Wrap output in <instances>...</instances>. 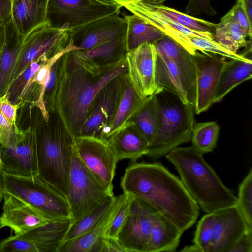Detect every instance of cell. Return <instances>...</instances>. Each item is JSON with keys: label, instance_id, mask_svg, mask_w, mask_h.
I'll return each mask as SVG.
<instances>
[{"label": "cell", "instance_id": "cell-5", "mask_svg": "<svg viewBox=\"0 0 252 252\" xmlns=\"http://www.w3.org/2000/svg\"><path fill=\"white\" fill-rule=\"evenodd\" d=\"M157 54L155 76L157 84L173 94L183 103L194 105L195 71L192 55L170 40Z\"/></svg>", "mask_w": 252, "mask_h": 252}, {"label": "cell", "instance_id": "cell-22", "mask_svg": "<svg viewBox=\"0 0 252 252\" xmlns=\"http://www.w3.org/2000/svg\"><path fill=\"white\" fill-rule=\"evenodd\" d=\"M118 160L135 161L149 153L144 138L131 122H128L106 139Z\"/></svg>", "mask_w": 252, "mask_h": 252}, {"label": "cell", "instance_id": "cell-31", "mask_svg": "<svg viewBox=\"0 0 252 252\" xmlns=\"http://www.w3.org/2000/svg\"><path fill=\"white\" fill-rule=\"evenodd\" d=\"M213 33L215 40L227 50L235 53L242 47H248L251 40L248 34L238 24L230 11L216 24Z\"/></svg>", "mask_w": 252, "mask_h": 252}, {"label": "cell", "instance_id": "cell-16", "mask_svg": "<svg viewBox=\"0 0 252 252\" xmlns=\"http://www.w3.org/2000/svg\"><path fill=\"white\" fill-rule=\"evenodd\" d=\"M37 130L30 126L21 130L14 142L1 147V158L4 171L22 176L38 173L36 154Z\"/></svg>", "mask_w": 252, "mask_h": 252}, {"label": "cell", "instance_id": "cell-14", "mask_svg": "<svg viewBox=\"0 0 252 252\" xmlns=\"http://www.w3.org/2000/svg\"><path fill=\"white\" fill-rule=\"evenodd\" d=\"M156 57L155 46L150 43H143L126 53L130 81L144 99L163 91L156 80Z\"/></svg>", "mask_w": 252, "mask_h": 252}, {"label": "cell", "instance_id": "cell-15", "mask_svg": "<svg viewBox=\"0 0 252 252\" xmlns=\"http://www.w3.org/2000/svg\"><path fill=\"white\" fill-rule=\"evenodd\" d=\"M134 14L160 31L191 55L196 52L189 36H199L215 40L212 32L191 30L170 20L158 12L152 5L141 1L130 0L121 4Z\"/></svg>", "mask_w": 252, "mask_h": 252}, {"label": "cell", "instance_id": "cell-35", "mask_svg": "<svg viewBox=\"0 0 252 252\" xmlns=\"http://www.w3.org/2000/svg\"><path fill=\"white\" fill-rule=\"evenodd\" d=\"M152 5L164 17L188 29L198 32H213L215 23L194 17L163 5Z\"/></svg>", "mask_w": 252, "mask_h": 252}, {"label": "cell", "instance_id": "cell-44", "mask_svg": "<svg viewBox=\"0 0 252 252\" xmlns=\"http://www.w3.org/2000/svg\"><path fill=\"white\" fill-rule=\"evenodd\" d=\"M185 12L190 16L205 14L213 16L217 14L209 0H189Z\"/></svg>", "mask_w": 252, "mask_h": 252}, {"label": "cell", "instance_id": "cell-25", "mask_svg": "<svg viewBox=\"0 0 252 252\" xmlns=\"http://www.w3.org/2000/svg\"><path fill=\"white\" fill-rule=\"evenodd\" d=\"M122 194L115 197L110 209L93 229L74 239L64 241L59 252H99L103 238L116 213Z\"/></svg>", "mask_w": 252, "mask_h": 252}, {"label": "cell", "instance_id": "cell-18", "mask_svg": "<svg viewBox=\"0 0 252 252\" xmlns=\"http://www.w3.org/2000/svg\"><path fill=\"white\" fill-rule=\"evenodd\" d=\"M121 11L92 21L71 32L77 50H88L126 36L127 22Z\"/></svg>", "mask_w": 252, "mask_h": 252}, {"label": "cell", "instance_id": "cell-17", "mask_svg": "<svg viewBox=\"0 0 252 252\" xmlns=\"http://www.w3.org/2000/svg\"><path fill=\"white\" fill-rule=\"evenodd\" d=\"M75 146L84 164L107 186L113 188L119 160L107 140L96 137H78L75 138Z\"/></svg>", "mask_w": 252, "mask_h": 252}, {"label": "cell", "instance_id": "cell-42", "mask_svg": "<svg viewBox=\"0 0 252 252\" xmlns=\"http://www.w3.org/2000/svg\"><path fill=\"white\" fill-rule=\"evenodd\" d=\"M0 252H38V251L32 242L15 234L0 241Z\"/></svg>", "mask_w": 252, "mask_h": 252}, {"label": "cell", "instance_id": "cell-30", "mask_svg": "<svg viewBox=\"0 0 252 252\" xmlns=\"http://www.w3.org/2000/svg\"><path fill=\"white\" fill-rule=\"evenodd\" d=\"M129 121L138 129L149 147L158 134L161 122L160 104L157 95L147 97Z\"/></svg>", "mask_w": 252, "mask_h": 252}, {"label": "cell", "instance_id": "cell-40", "mask_svg": "<svg viewBox=\"0 0 252 252\" xmlns=\"http://www.w3.org/2000/svg\"><path fill=\"white\" fill-rule=\"evenodd\" d=\"M214 212L206 213L199 221L195 232L193 244L200 252H209L212 242Z\"/></svg>", "mask_w": 252, "mask_h": 252}, {"label": "cell", "instance_id": "cell-23", "mask_svg": "<svg viewBox=\"0 0 252 252\" xmlns=\"http://www.w3.org/2000/svg\"><path fill=\"white\" fill-rule=\"evenodd\" d=\"M48 0H12V21L18 32L26 37L48 22Z\"/></svg>", "mask_w": 252, "mask_h": 252}, {"label": "cell", "instance_id": "cell-9", "mask_svg": "<svg viewBox=\"0 0 252 252\" xmlns=\"http://www.w3.org/2000/svg\"><path fill=\"white\" fill-rule=\"evenodd\" d=\"M77 49L73 43L71 30L65 26L54 27L47 22L25 37L11 82L36 59L43 56L50 58Z\"/></svg>", "mask_w": 252, "mask_h": 252}, {"label": "cell", "instance_id": "cell-48", "mask_svg": "<svg viewBox=\"0 0 252 252\" xmlns=\"http://www.w3.org/2000/svg\"><path fill=\"white\" fill-rule=\"evenodd\" d=\"M99 252H126L117 238L104 236Z\"/></svg>", "mask_w": 252, "mask_h": 252}, {"label": "cell", "instance_id": "cell-36", "mask_svg": "<svg viewBox=\"0 0 252 252\" xmlns=\"http://www.w3.org/2000/svg\"><path fill=\"white\" fill-rule=\"evenodd\" d=\"M48 59L43 56L32 61L21 74L11 82L6 95L12 104L20 103V97L25 89L41 65Z\"/></svg>", "mask_w": 252, "mask_h": 252}, {"label": "cell", "instance_id": "cell-38", "mask_svg": "<svg viewBox=\"0 0 252 252\" xmlns=\"http://www.w3.org/2000/svg\"><path fill=\"white\" fill-rule=\"evenodd\" d=\"M237 205L249 227L252 229V169L251 168L238 187Z\"/></svg>", "mask_w": 252, "mask_h": 252}, {"label": "cell", "instance_id": "cell-27", "mask_svg": "<svg viewBox=\"0 0 252 252\" xmlns=\"http://www.w3.org/2000/svg\"><path fill=\"white\" fill-rule=\"evenodd\" d=\"M145 99L135 89L127 72L125 75L122 94L116 114L99 138L106 139L128 123L141 108Z\"/></svg>", "mask_w": 252, "mask_h": 252}, {"label": "cell", "instance_id": "cell-19", "mask_svg": "<svg viewBox=\"0 0 252 252\" xmlns=\"http://www.w3.org/2000/svg\"><path fill=\"white\" fill-rule=\"evenodd\" d=\"M214 214L209 252H229L245 232L252 230L237 204L215 211Z\"/></svg>", "mask_w": 252, "mask_h": 252}, {"label": "cell", "instance_id": "cell-57", "mask_svg": "<svg viewBox=\"0 0 252 252\" xmlns=\"http://www.w3.org/2000/svg\"><path fill=\"white\" fill-rule=\"evenodd\" d=\"M4 227H3V225L1 222V219H0V230L2 228Z\"/></svg>", "mask_w": 252, "mask_h": 252}, {"label": "cell", "instance_id": "cell-26", "mask_svg": "<svg viewBox=\"0 0 252 252\" xmlns=\"http://www.w3.org/2000/svg\"><path fill=\"white\" fill-rule=\"evenodd\" d=\"M5 29V41L0 58V97L7 92L25 37L18 32L12 20Z\"/></svg>", "mask_w": 252, "mask_h": 252}, {"label": "cell", "instance_id": "cell-34", "mask_svg": "<svg viewBox=\"0 0 252 252\" xmlns=\"http://www.w3.org/2000/svg\"><path fill=\"white\" fill-rule=\"evenodd\" d=\"M220 129L215 121L195 124L190 140L192 146L202 154L212 152L216 146Z\"/></svg>", "mask_w": 252, "mask_h": 252}, {"label": "cell", "instance_id": "cell-24", "mask_svg": "<svg viewBox=\"0 0 252 252\" xmlns=\"http://www.w3.org/2000/svg\"><path fill=\"white\" fill-rule=\"evenodd\" d=\"M71 222L70 219L50 220L44 225L17 235L32 242L38 252H59Z\"/></svg>", "mask_w": 252, "mask_h": 252}, {"label": "cell", "instance_id": "cell-39", "mask_svg": "<svg viewBox=\"0 0 252 252\" xmlns=\"http://www.w3.org/2000/svg\"><path fill=\"white\" fill-rule=\"evenodd\" d=\"M189 37L192 46L196 51L211 53L230 59L246 60L249 59L243 55L233 53L227 50L215 40L199 36Z\"/></svg>", "mask_w": 252, "mask_h": 252}, {"label": "cell", "instance_id": "cell-43", "mask_svg": "<svg viewBox=\"0 0 252 252\" xmlns=\"http://www.w3.org/2000/svg\"><path fill=\"white\" fill-rule=\"evenodd\" d=\"M21 129L12 125L0 112V145L6 147L12 143Z\"/></svg>", "mask_w": 252, "mask_h": 252}, {"label": "cell", "instance_id": "cell-12", "mask_svg": "<svg viewBox=\"0 0 252 252\" xmlns=\"http://www.w3.org/2000/svg\"><path fill=\"white\" fill-rule=\"evenodd\" d=\"M192 55L195 71V113L207 111L213 104V98L225 58L196 51Z\"/></svg>", "mask_w": 252, "mask_h": 252}, {"label": "cell", "instance_id": "cell-28", "mask_svg": "<svg viewBox=\"0 0 252 252\" xmlns=\"http://www.w3.org/2000/svg\"><path fill=\"white\" fill-rule=\"evenodd\" d=\"M183 233L173 223L158 213L151 227L147 252L175 251Z\"/></svg>", "mask_w": 252, "mask_h": 252}, {"label": "cell", "instance_id": "cell-53", "mask_svg": "<svg viewBox=\"0 0 252 252\" xmlns=\"http://www.w3.org/2000/svg\"><path fill=\"white\" fill-rule=\"evenodd\" d=\"M180 251L185 252H200L199 249L194 244L189 246H186L183 249L181 250Z\"/></svg>", "mask_w": 252, "mask_h": 252}, {"label": "cell", "instance_id": "cell-32", "mask_svg": "<svg viewBox=\"0 0 252 252\" xmlns=\"http://www.w3.org/2000/svg\"><path fill=\"white\" fill-rule=\"evenodd\" d=\"M127 22L126 52L145 43L154 44L165 35L160 31L134 15H124Z\"/></svg>", "mask_w": 252, "mask_h": 252}, {"label": "cell", "instance_id": "cell-20", "mask_svg": "<svg viewBox=\"0 0 252 252\" xmlns=\"http://www.w3.org/2000/svg\"><path fill=\"white\" fill-rule=\"evenodd\" d=\"M3 193L1 222L4 227H9L15 234H23L50 220L22 199L6 192Z\"/></svg>", "mask_w": 252, "mask_h": 252}, {"label": "cell", "instance_id": "cell-7", "mask_svg": "<svg viewBox=\"0 0 252 252\" xmlns=\"http://www.w3.org/2000/svg\"><path fill=\"white\" fill-rule=\"evenodd\" d=\"M113 190V188L107 186L84 164L74 145L66 197L72 222L114 198Z\"/></svg>", "mask_w": 252, "mask_h": 252}, {"label": "cell", "instance_id": "cell-41", "mask_svg": "<svg viewBox=\"0 0 252 252\" xmlns=\"http://www.w3.org/2000/svg\"><path fill=\"white\" fill-rule=\"evenodd\" d=\"M131 199V195L122 194L119 205L104 236L117 238L129 214Z\"/></svg>", "mask_w": 252, "mask_h": 252}, {"label": "cell", "instance_id": "cell-11", "mask_svg": "<svg viewBox=\"0 0 252 252\" xmlns=\"http://www.w3.org/2000/svg\"><path fill=\"white\" fill-rule=\"evenodd\" d=\"M126 73L114 77L98 92L78 137H100L111 123L121 98Z\"/></svg>", "mask_w": 252, "mask_h": 252}, {"label": "cell", "instance_id": "cell-21", "mask_svg": "<svg viewBox=\"0 0 252 252\" xmlns=\"http://www.w3.org/2000/svg\"><path fill=\"white\" fill-rule=\"evenodd\" d=\"M70 53L79 66L88 70H95L116 63L126 57V36L88 50H71Z\"/></svg>", "mask_w": 252, "mask_h": 252}, {"label": "cell", "instance_id": "cell-3", "mask_svg": "<svg viewBox=\"0 0 252 252\" xmlns=\"http://www.w3.org/2000/svg\"><path fill=\"white\" fill-rule=\"evenodd\" d=\"M184 187L206 213L237 204V197L192 146L178 147L165 155Z\"/></svg>", "mask_w": 252, "mask_h": 252}, {"label": "cell", "instance_id": "cell-54", "mask_svg": "<svg viewBox=\"0 0 252 252\" xmlns=\"http://www.w3.org/2000/svg\"><path fill=\"white\" fill-rule=\"evenodd\" d=\"M136 1H141L153 5H160L166 1L167 0H135Z\"/></svg>", "mask_w": 252, "mask_h": 252}, {"label": "cell", "instance_id": "cell-56", "mask_svg": "<svg viewBox=\"0 0 252 252\" xmlns=\"http://www.w3.org/2000/svg\"><path fill=\"white\" fill-rule=\"evenodd\" d=\"M113 1L117 4L120 5L124 2H127L130 0H113Z\"/></svg>", "mask_w": 252, "mask_h": 252}, {"label": "cell", "instance_id": "cell-47", "mask_svg": "<svg viewBox=\"0 0 252 252\" xmlns=\"http://www.w3.org/2000/svg\"><path fill=\"white\" fill-rule=\"evenodd\" d=\"M229 252H252V230L245 232Z\"/></svg>", "mask_w": 252, "mask_h": 252}, {"label": "cell", "instance_id": "cell-51", "mask_svg": "<svg viewBox=\"0 0 252 252\" xmlns=\"http://www.w3.org/2000/svg\"><path fill=\"white\" fill-rule=\"evenodd\" d=\"M4 169L1 158V147L0 145V202H1L3 198V175L4 173Z\"/></svg>", "mask_w": 252, "mask_h": 252}, {"label": "cell", "instance_id": "cell-4", "mask_svg": "<svg viewBox=\"0 0 252 252\" xmlns=\"http://www.w3.org/2000/svg\"><path fill=\"white\" fill-rule=\"evenodd\" d=\"M44 124L37 131V174L66 198L75 138L55 111Z\"/></svg>", "mask_w": 252, "mask_h": 252}, {"label": "cell", "instance_id": "cell-45", "mask_svg": "<svg viewBox=\"0 0 252 252\" xmlns=\"http://www.w3.org/2000/svg\"><path fill=\"white\" fill-rule=\"evenodd\" d=\"M229 11L238 24L252 38V23L250 21L242 3L236 0L235 4Z\"/></svg>", "mask_w": 252, "mask_h": 252}, {"label": "cell", "instance_id": "cell-6", "mask_svg": "<svg viewBox=\"0 0 252 252\" xmlns=\"http://www.w3.org/2000/svg\"><path fill=\"white\" fill-rule=\"evenodd\" d=\"M3 192L22 199L49 220H71L66 198L38 174L26 176L5 171Z\"/></svg>", "mask_w": 252, "mask_h": 252}, {"label": "cell", "instance_id": "cell-13", "mask_svg": "<svg viewBox=\"0 0 252 252\" xmlns=\"http://www.w3.org/2000/svg\"><path fill=\"white\" fill-rule=\"evenodd\" d=\"M158 213L132 196L129 214L117 237L126 252H147L151 227Z\"/></svg>", "mask_w": 252, "mask_h": 252}, {"label": "cell", "instance_id": "cell-52", "mask_svg": "<svg viewBox=\"0 0 252 252\" xmlns=\"http://www.w3.org/2000/svg\"><path fill=\"white\" fill-rule=\"evenodd\" d=\"M5 37V26L0 23V58L1 55Z\"/></svg>", "mask_w": 252, "mask_h": 252}, {"label": "cell", "instance_id": "cell-1", "mask_svg": "<svg viewBox=\"0 0 252 252\" xmlns=\"http://www.w3.org/2000/svg\"><path fill=\"white\" fill-rule=\"evenodd\" d=\"M120 185L124 193L142 201L183 232L199 216V207L181 180L159 163H132Z\"/></svg>", "mask_w": 252, "mask_h": 252}, {"label": "cell", "instance_id": "cell-2", "mask_svg": "<svg viewBox=\"0 0 252 252\" xmlns=\"http://www.w3.org/2000/svg\"><path fill=\"white\" fill-rule=\"evenodd\" d=\"M70 51L64 54L55 110L69 132L76 138L79 136L95 95L110 80L127 72V65L125 57L116 63L88 70L74 62Z\"/></svg>", "mask_w": 252, "mask_h": 252}, {"label": "cell", "instance_id": "cell-37", "mask_svg": "<svg viewBox=\"0 0 252 252\" xmlns=\"http://www.w3.org/2000/svg\"><path fill=\"white\" fill-rule=\"evenodd\" d=\"M64 60V54L52 66L44 89V102L49 113L55 111L56 95L63 68Z\"/></svg>", "mask_w": 252, "mask_h": 252}, {"label": "cell", "instance_id": "cell-8", "mask_svg": "<svg viewBox=\"0 0 252 252\" xmlns=\"http://www.w3.org/2000/svg\"><path fill=\"white\" fill-rule=\"evenodd\" d=\"M159 102V129L154 142L149 147L147 155L155 159L165 156L173 149L190 141L195 124L194 106L184 104L179 99L174 102Z\"/></svg>", "mask_w": 252, "mask_h": 252}, {"label": "cell", "instance_id": "cell-46", "mask_svg": "<svg viewBox=\"0 0 252 252\" xmlns=\"http://www.w3.org/2000/svg\"><path fill=\"white\" fill-rule=\"evenodd\" d=\"M20 106V103L12 104L6 94L0 97V112L13 126H17V112Z\"/></svg>", "mask_w": 252, "mask_h": 252}, {"label": "cell", "instance_id": "cell-10", "mask_svg": "<svg viewBox=\"0 0 252 252\" xmlns=\"http://www.w3.org/2000/svg\"><path fill=\"white\" fill-rule=\"evenodd\" d=\"M118 4L94 0H48L47 18L56 27H67L71 32L92 21L120 11Z\"/></svg>", "mask_w": 252, "mask_h": 252}, {"label": "cell", "instance_id": "cell-49", "mask_svg": "<svg viewBox=\"0 0 252 252\" xmlns=\"http://www.w3.org/2000/svg\"><path fill=\"white\" fill-rule=\"evenodd\" d=\"M12 0H0V23L5 26L12 20Z\"/></svg>", "mask_w": 252, "mask_h": 252}, {"label": "cell", "instance_id": "cell-33", "mask_svg": "<svg viewBox=\"0 0 252 252\" xmlns=\"http://www.w3.org/2000/svg\"><path fill=\"white\" fill-rule=\"evenodd\" d=\"M115 198V197L104 202L81 218L72 221L64 238V242L77 238L94 227L107 213Z\"/></svg>", "mask_w": 252, "mask_h": 252}, {"label": "cell", "instance_id": "cell-50", "mask_svg": "<svg viewBox=\"0 0 252 252\" xmlns=\"http://www.w3.org/2000/svg\"><path fill=\"white\" fill-rule=\"evenodd\" d=\"M241 2L245 8L247 16L252 23V0H236Z\"/></svg>", "mask_w": 252, "mask_h": 252}, {"label": "cell", "instance_id": "cell-29", "mask_svg": "<svg viewBox=\"0 0 252 252\" xmlns=\"http://www.w3.org/2000/svg\"><path fill=\"white\" fill-rule=\"evenodd\" d=\"M252 76V61L231 59L222 71L213 98V104L220 102L235 87Z\"/></svg>", "mask_w": 252, "mask_h": 252}, {"label": "cell", "instance_id": "cell-55", "mask_svg": "<svg viewBox=\"0 0 252 252\" xmlns=\"http://www.w3.org/2000/svg\"><path fill=\"white\" fill-rule=\"evenodd\" d=\"M97 2L106 4H117L113 0H94Z\"/></svg>", "mask_w": 252, "mask_h": 252}]
</instances>
